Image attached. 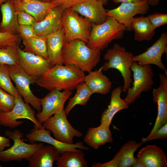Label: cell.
Here are the masks:
<instances>
[{"label": "cell", "instance_id": "obj_1", "mask_svg": "<svg viewBox=\"0 0 167 167\" xmlns=\"http://www.w3.org/2000/svg\"><path fill=\"white\" fill-rule=\"evenodd\" d=\"M85 76L84 72L76 66L57 64L38 78L36 84L50 92L55 89L72 91L84 82Z\"/></svg>", "mask_w": 167, "mask_h": 167}, {"label": "cell", "instance_id": "obj_2", "mask_svg": "<svg viewBox=\"0 0 167 167\" xmlns=\"http://www.w3.org/2000/svg\"><path fill=\"white\" fill-rule=\"evenodd\" d=\"M84 41L76 39L64 43L62 53V64L73 66L89 72L100 62V50L89 47Z\"/></svg>", "mask_w": 167, "mask_h": 167}, {"label": "cell", "instance_id": "obj_3", "mask_svg": "<svg viewBox=\"0 0 167 167\" xmlns=\"http://www.w3.org/2000/svg\"><path fill=\"white\" fill-rule=\"evenodd\" d=\"M133 57L132 53L117 43L108 49L104 56L105 62L101 66L103 71L114 69L119 71L123 79L122 92L124 93L130 88L133 82L131 68L134 62Z\"/></svg>", "mask_w": 167, "mask_h": 167}, {"label": "cell", "instance_id": "obj_4", "mask_svg": "<svg viewBox=\"0 0 167 167\" xmlns=\"http://www.w3.org/2000/svg\"><path fill=\"white\" fill-rule=\"evenodd\" d=\"M125 30L124 26L108 17L102 24H92L87 45L91 48L101 51L107 48L113 40L122 39Z\"/></svg>", "mask_w": 167, "mask_h": 167}, {"label": "cell", "instance_id": "obj_5", "mask_svg": "<svg viewBox=\"0 0 167 167\" xmlns=\"http://www.w3.org/2000/svg\"><path fill=\"white\" fill-rule=\"evenodd\" d=\"M5 135L9 139H12L14 143L10 148L0 151V161L7 162L21 161L24 159L27 160L44 145L42 143H25L22 140L24 134L17 129L13 131L6 130L5 132Z\"/></svg>", "mask_w": 167, "mask_h": 167}, {"label": "cell", "instance_id": "obj_6", "mask_svg": "<svg viewBox=\"0 0 167 167\" xmlns=\"http://www.w3.org/2000/svg\"><path fill=\"white\" fill-rule=\"evenodd\" d=\"M92 23L85 17L79 16L71 8L63 10L62 19V28L65 41L76 39L87 43L90 35Z\"/></svg>", "mask_w": 167, "mask_h": 167}, {"label": "cell", "instance_id": "obj_7", "mask_svg": "<svg viewBox=\"0 0 167 167\" xmlns=\"http://www.w3.org/2000/svg\"><path fill=\"white\" fill-rule=\"evenodd\" d=\"M133 73L132 86L128 88L124 101L129 105L139 98L142 92L151 90L154 84L151 65H141L134 62L131 68Z\"/></svg>", "mask_w": 167, "mask_h": 167}, {"label": "cell", "instance_id": "obj_8", "mask_svg": "<svg viewBox=\"0 0 167 167\" xmlns=\"http://www.w3.org/2000/svg\"><path fill=\"white\" fill-rule=\"evenodd\" d=\"M35 116V112L19 94L15 96V104L12 110L7 112H0V125L12 129L23 123L22 121H18V119H26L34 124V128H42V125L39 123Z\"/></svg>", "mask_w": 167, "mask_h": 167}, {"label": "cell", "instance_id": "obj_9", "mask_svg": "<svg viewBox=\"0 0 167 167\" xmlns=\"http://www.w3.org/2000/svg\"><path fill=\"white\" fill-rule=\"evenodd\" d=\"M9 70L11 79L14 82L19 94L24 98V101L31 104L38 112L41 111V99L33 94L30 87V84L36 83L38 78L29 75L19 65L9 66Z\"/></svg>", "mask_w": 167, "mask_h": 167}, {"label": "cell", "instance_id": "obj_10", "mask_svg": "<svg viewBox=\"0 0 167 167\" xmlns=\"http://www.w3.org/2000/svg\"><path fill=\"white\" fill-rule=\"evenodd\" d=\"M42 125L53 133L55 139L62 143L73 144L74 137L83 135L82 133L72 127L68 121L64 109L49 118Z\"/></svg>", "mask_w": 167, "mask_h": 167}, {"label": "cell", "instance_id": "obj_11", "mask_svg": "<svg viewBox=\"0 0 167 167\" xmlns=\"http://www.w3.org/2000/svg\"><path fill=\"white\" fill-rule=\"evenodd\" d=\"M72 93L71 91L66 90L61 92L55 89L41 99L42 109L36 115L39 123L42 125L52 115L64 109L65 103Z\"/></svg>", "mask_w": 167, "mask_h": 167}, {"label": "cell", "instance_id": "obj_12", "mask_svg": "<svg viewBox=\"0 0 167 167\" xmlns=\"http://www.w3.org/2000/svg\"><path fill=\"white\" fill-rule=\"evenodd\" d=\"M149 5L146 0L137 3L123 2L118 7L107 10L106 15L124 26L126 30L130 31L131 25L134 16L137 14L147 13Z\"/></svg>", "mask_w": 167, "mask_h": 167}, {"label": "cell", "instance_id": "obj_13", "mask_svg": "<svg viewBox=\"0 0 167 167\" xmlns=\"http://www.w3.org/2000/svg\"><path fill=\"white\" fill-rule=\"evenodd\" d=\"M167 33L161 34L160 38L147 50L139 55L134 56V62L145 65H154L164 71L167 75V70L161 60L163 54H167Z\"/></svg>", "mask_w": 167, "mask_h": 167}, {"label": "cell", "instance_id": "obj_14", "mask_svg": "<svg viewBox=\"0 0 167 167\" xmlns=\"http://www.w3.org/2000/svg\"><path fill=\"white\" fill-rule=\"evenodd\" d=\"M51 131L46 129L43 126L41 128L32 129L30 132L27 134L26 138L30 143L36 142L45 143L53 145L59 152L61 154L67 151L78 152L81 150H88L89 148L84 146L81 142L75 143L67 144L60 142L51 135Z\"/></svg>", "mask_w": 167, "mask_h": 167}, {"label": "cell", "instance_id": "obj_15", "mask_svg": "<svg viewBox=\"0 0 167 167\" xmlns=\"http://www.w3.org/2000/svg\"><path fill=\"white\" fill-rule=\"evenodd\" d=\"M19 65L29 75L39 78L52 66L49 60L45 58L18 48Z\"/></svg>", "mask_w": 167, "mask_h": 167}, {"label": "cell", "instance_id": "obj_16", "mask_svg": "<svg viewBox=\"0 0 167 167\" xmlns=\"http://www.w3.org/2000/svg\"><path fill=\"white\" fill-rule=\"evenodd\" d=\"M160 83L158 88L153 90V101L157 105V114L150 135L167 123V75L160 73Z\"/></svg>", "mask_w": 167, "mask_h": 167}, {"label": "cell", "instance_id": "obj_17", "mask_svg": "<svg viewBox=\"0 0 167 167\" xmlns=\"http://www.w3.org/2000/svg\"><path fill=\"white\" fill-rule=\"evenodd\" d=\"M100 0H86L71 9L92 23L102 24L107 20V10Z\"/></svg>", "mask_w": 167, "mask_h": 167}, {"label": "cell", "instance_id": "obj_18", "mask_svg": "<svg viewBox=\"0 0 167 167\" xmlns=\"http://www.w3.org/2000/svg\"><path fill=\"white\" fill-rule=\"evenodd\" d=\"M13 3L16 10L23 11L29 14L37 22L42 20L52 8L59 6L57 3L37 0H19Z\"/></svg>", "mask_w": 167, "mask_h": 167}, {"label": "cell", "instance_id": "obj_19", "mask_svg": "<svg viewBox=\"0 0 167 167\" xmlns=\"http://www.w3.org/2000/svg\"><path fill=\"white\" fill-rule=\"evenodd\" d=\"M63 9L58 6L52 8L41 21L34 26L37 35L47 37L62 27Z\"/></svg>", "mask_w": 167, "mask_h": 167}, {"label": "cell", "instance_id": "obj_20", "mask_svg": "<svg viewBox=\"0 0 167 167\" xmlns=\"http://www.w3.org/2000/svg\"><path fill=\"white\" fill-rule=\"evenodd\" d=\"M122 88V86H118L112 91L109 105L101 115L100 125L109 127L115 115L120 111L128 108L129 105L121 97Z\"/></svg>", "mask_w": 167, "mask_h": 167}, {"label": "cell", "instance_id": "obj_21", "mask_svg": "<svg viewBox=\"0 0 167 167\" xmlns=\"http://www.w3.org/2000/svg\"><path fill=\"white\" fill-rule=\"evenodd\" d=\"M61 154L50 144L42 146L27 160L29 167H52L54 161L59 158Z\"/></svg>", "mask_w": 167, "mask_h": 167}, {"label": "cell", "instance_id": "obj_22", "mask_svg": "<svg viewBox=\"0 0 167 167\" xmlns=\"http://www.w3.org/2000/svg\"><path fill=\"white\" fill-rule=\"evenodd\" d=\"M145 167H166V156L163 150L155 145H148L137 155Z\"/></svg>", "mask_w": 167, "mask_h": 167}, {"label": "cell", "instance_id": "obj_23", "mask_svg": "<svg viewBox=\"0 0 167 167\" xmlns=\"http://www.w3.org/2000/svg\"><path fill=\"white\" fill-rule=\"evenodd\" d=\"M46 38L48 59L52 66L62 64V53L65 40L62 27L49 35Z\"/></svg>", "mask_w": 167, "mask_h": 167}, {"label": "cell", "instance_id": "obj_24", "mask_svg": "<svg viewBox=\"0 0 167 167\" xmlns=\"http://www.w3.org/2000/svg\"><path fill=\"white\" fill-rule=\"evenodd\" d=\"M84 82L93 94H107L112 87V82L103 73L101 67L98 70L91 71L85 76Z\"/></svg>", "mask_w": 167, "mask_h": 167}, {"label": "cell", "instance_id": "obj_25", "mask_svg": "<svg viewBox=\"0 0 167 167\" xmlns=\"http://www.w3.org/2000/svg\"><path fill=\"white\" fill-rule=\"evenodd\" d=\"M2 19L0 23V32L19 34V24L16 11L11 0H7L1 4Z\"/></svg>", "mask_w": 167, "mask_h": 167}, {"label": "cell", "instance_id": "obj_26", "mask_svg": "<svg viewBox=\"0 0 167 167\" xmlns=\"http://www.w3.org/2000/svg\"><path fill=\"white\" fill-rule=\"evenodd\" d=\"M84 142L94 149L107 143H112L113 137L109 127L100 125L96 127H90L87 131Z\"/></svg>", "mask_w": 167, "mask_h": 167}, {"label": "cell", "instance_id": "obj_27", "mask_svg": "<svg viewBox=\"0 0 167 167\" xmlns=\"http://www.w3.org/2000/svg\"><path fill=\"white\" fill-rule=\"evenodd\" d=\"M131 30L135 32L134 40L135 41H149L152 40L155 35V30L147 17L143 16L134 17L131 24Z\"/></svg>", "mask_w": 167, "mask_h": 167}, {"label": "cell", "instance_id": "obj_28", "mask_svg": "<svg viewBox=\"0 0 167 167\" xmlns=\"http://www.w3.org/2000/svg\"><path fill=\"white\" fill-rule=\"evenodd\" d=\"M143 144L131 140L124 144L114 156L117 160L118 167H131L135 161V152Z\"/></svg>", "mask_w": 167, "mask_h": 167}, {"label": "cell", "instance_id": "obj_29", "mask_svg": "<svg viewBox=\"0 0 167 167\" xmlns=\"http://www.w3.org/2000/svg\"><path fill=\"white\" fill-rule=\"evenodd\" d=\"M57 167H87L88 165L82 150L66 151L61 154L56 163Z\"/></svg>", "mask_w": 167, "mask_h": 167}, {"label": "cell", "instance_id": "obj_30", "mask_svg": "<svg viewBox=\"0 0 167 167\" xmlns=\"http://www.w3.org/2000/svg\"><path fill=\"white\" fill-rule=\"evenodd\" d=\"M24 51L48 59L46 37L36 35L28 39H22Z\"/></svg>", "mask_w": 167, "mask_h": 167}, {"label": "cell", "instance_id": "obj_31", "mask_svg": "<svg viewBox=\"0 0 167 167\" xmlns=\"http://www.w3.org/2000/svg\"><path fill=\"white\" fill-rule=\"evenodd\" d=\"M75 89H76L75 94L72 97L69 98V101L64 109L67 116L76 105L85 106L93 94L84 82L79 84Z\"/></svg>", "mask_w": 167, "mask_h": 167}, {"label": "cell", "instance_id": "obj_32", "mask_svg": "<svg viewBox=\"0 0 167 167\" xmlns=\"http://www.w3.org/2000/svg\"><path fill=\"white\" fill-rule=\"evenodd\" d=\"M19 46L12 45L0 48V65L9 66L19 65L18 48Z\"/></svg>", "mask_w": 167, "mask_h": 167}, {"label": "cell", "instance_id": "obj_33", "mask_svg": "<svg viewBox=\"0 0 167 167\" xmlns=\"http://www.w3.org/2000/svg\"><path fill=\"white\" fill-rule=\"evenodd\" d=\"M11 80L9 66L6 64L0 65V88L15 96L19 94Z\"/></svg>", "mask_w": 167, "mask_h": 167}, {"label": "cell", "instance_id": "obj_34", "mask_svg": "<svg viewBox=\"0 0 167 167\" xmlns=\"http://www.w3.org/2000/svg\"><path fill=\"white\" fill-rule=\"evenodd\" d=\"M15 104V96L0 88V111L7 112L11 111Z\"/></svg>", "mask_w": 167, "mask_h": 167}, {"label": "cell", "instance_id": "obj_35", "mask_svg": "<svg viewBox=\"0 0 167 167\" xmlns=\"http://www.w3.org/2000/svg\"><path fill=\"white\" fill-rule=\"evenodd\" d=\"M21 39L19 34L0 32V48L8 46H19Z\"/></svg>", "mask_w": 167, "mask_h": 167}, {"label": "cell", "instance_id": "obj_36", "mask_svg": "<svg viewBox=\"0 0 167 167\" xmlns=\"http://www.w3.org/2000/svg\"><path fill=\"white\" fill-rule=\"evenodd\" d=\"M147 17L154 30L157 28L167 24V14L155 13L148 15Z\"/></svg>", "mask_w": 167, "mask_h": 167}, {"label": "cell", "instance_id": "obj_37", "mask_svg": "<svg viewBox=\"0 0 167 167\" xmlns=\"http://www.w3.org/2000/svg\"><path fill=\"white\" fill-rule=\"evenodd\" d=\"M16 11L19 25L34 26L37 23L35 18L29 14L23 11Z\"/></svg>", "mask_w": 167, "mask_h": 167}, {"label": "cell", "instance_id": "obj_38", "mask_svg": "<svg viewBox=\"0 0 167 167\" xmlns=\"http://www.w3.org/2000/svg\"><path fill=\"white\" fill-rule=\"evenodd\" d=\"M167 138V123H166L153 134L146 138H143L141 142L144 143L154 139H164Z\"/></svg>", "mask_w": 167, "mask_h": 167}, {"label": "cell", "instance_id": "obj_39", "mask_svg": "<svg viewBox=\"0 0 167 167\" xmlns=\"http://www.w3.org/2000/svg\"><path fill=\"white\" fill-rule=\"evenodd\" d=\"M18 32L21 39H29L37 35L34 27L32 25H19Z\"/></svg>", "mask_w": 167, "mask_h": 167}, {"label": "cell", "instance_id": "obj_40", "mask_svg": "<svg viewBox=\"0 0 167 167\" xmlns=\"http://www.w3.org/2000/svg\"><path fill=\"white\" fill-rule=\"evenodd\" d=\"M86 0H53V2L58 3L63 9L71 8Z\"/></svg>", "mask_w": 167, "mask_h": 167}, {"label": "cell", "instance_id": "obj_41", "mask_svg": "<svg viewBox=\"0 0 167 167\" xmlns=\"http://www.w3.org/2000/svg\"><path fill=\"white\" fill-rule=\"evenodd\" d=\"M93 167H118L117 160L116 157H114L110 161L103 163H97L93 165Z\"/></svg>", "mask_w": 167, "mask_h": 167}, {"label": "cell", "instance_id": "obj_42", "mask_svg": "<svg viewBox=\"0 0 167 167\" xmlns=\"http://www.w3.org/2000/svg\"><path fill=\"white\" fill-rule=\"evenodd\" d=\"M10 146V139L0 135V151L4 150L5 148L9 147Z\"/></svg>", "mask_w": 167, "mask_h": 167}, {"label": "cell", "instance_id": "obj_43", "mask_svg": "<svg viewBox=\"0 0 167 167\" xmlns=\"http://www.w3.org/2000/svg\"><path fill=\"white\" fill-rule=\"evenodd\" d=\"M113 1L116 3L123 2H131L137 3L143 2L145 0H112Z\"/></svg>", "mask_w": 167, "mask_h": 167}, {"label": "cell", "instance_id": "obj_44", "mask_svg": "<svg viewBox=\"0 0 167 167\" xmlns=\"http://www.w3.org/2000/svg\"><path fill=\"white\" fill-rule=\"evenodd\" d=\"M131 167H145L144 166L137 157H135V161L134 163L131 166Z\"/></svg>", "mask_w": 167, "mask_h": 167}, {"label": "cell", "instance_id": "obj_45", "mask_svg": "<svg viewBox=\"0 0 167 167\" xmlns=\"http://www.w3.org/2000/svg\"><path fill=\"white\" fill-rule=\"evenodd\" d=\"M149 5L155 6L157 5L159 3L160 0H146Z\"/></svg>", "mask_w": 167, "mask_h": 167}, {"label": "cell", "instance_id": "obj_46", "mask_svg": "<svg viewBox=\"0 0 167 167\" xmlns=\"http://www.w3.org/2000/svg\"><path fill=\"white\" fill-rule=\"evenodd\" d=\"M102 2L104 5L106 4L108 0H100Z\"/></svg>", "mask_w": 167, "mask_h": 167}, {"label": "cell", "instance_id": "obj_47", "mask_svg": "<svg viewBox=\"0 0 167 167\" xmlns=\"http://www.w3.org/2000/svg\"><path fill=\"white\" fill-rule=\"evenodd\" d=\"M45 2H52L53 0H37Z\"/></svg>", "mask_w": 167, "mask_h": 167}, {"label": "cell", "instance_id": "obj_48", "mask_svg": "<svg viewBox=\"0 0 167 167\" xmlns=\"http://www.w3.org/2000/svg\"><path fill=\"white\" fill-rule=\"evenodd\" d=\"M7 0H0V4H2L5 2H6Z\"/></svg>", "mask_w": 167, "mask_h": 167}, {"label": "cell", "instance_id": "obj_49", "mask_svg": "<svg viewBox=\"0 0 167 167\" xmlns=\"http://www.w3.org/2000/svg\"><path fill=\"white\" fill-rule=\"evenodd\" d=\"M19 0H11L13 3H14L15 2H16L19 1Z\"/></svg>", "mask_w": 167, "mask_h": 167}, {"label": "cell", "instance_id": "obj_50", "mask_svg": "<svg viewBox=\"0 0 167 167\" xmlns=\"http://www.w3.org/2000/svg\"><path fill=\"white\" fill-rule=\"evenodd\" d=\"M2 167V166L1 165H0V167Z\"/></svg>", "mask_w": 167, "mask_h": 167}, {"label": "cell", "instance_id": "obj_51", "mask_svg": "<svg viewBox=\"0 0 167 167\" xmlns=\"http://www.w3.org/2000/svg\"><path fill=\"white\" fill-rule=\"evenodd\" d=\"M1 112V111H0V112Z\"/></svg>", "mask_w": 167, "mask_h": 167}]
</instances>
